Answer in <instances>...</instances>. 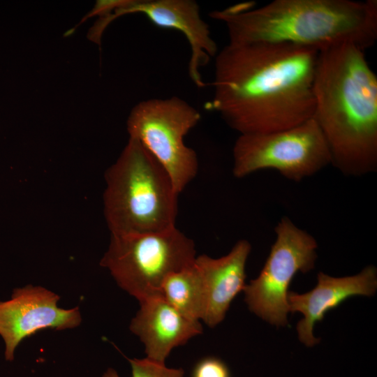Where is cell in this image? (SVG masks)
<instances>
[{"instance_id":"cell-1","label":"cell","mask_w":377,"mask_h":377,"mask_svg":"<svg viewBox=\"0 0 377 377\" xmlns=\"http://www.w3.org/2000/svg\"><path fill=\"white\" fill-rule=\"evenodd\" d=\"M319 54L289 43H228L214 57V93L205 108L239 135L299 125L313 117Z\"/></svg>"},{"instance_id":"cell-2","label":"cell","mask_w":377,"mask_h":377,"mask_svg":"<svg viewBox=\"0 0 377 377\" xmlns=\"http://www.w3.org/2000/svg\"><path fill=\"white\" fill-rule=\"evenodd\" d=\"M313 118L331 164L346 175L377 170V77L364 50L343 43L320 51Z\"/></svg>"},{"instance_id":"cell-3","label":"cell","mask_w":377,"mask_h":377,"mask_svg":"<svg viewBox=\"0 0 377 377\" xmlns=\"http://www.w3.org/2000/svg\"><path fill=\"white\" fill-rule=\"evenodd\" d=\"M209 15L224 24L232 44L281 43L322 51L352 43L365 51L377 39L376 0L245 2Z\"/></svg>"},{"instance_id":"cell-4","label":"cell","mask_w":377,"mask_h":377,"mask_svg":"<svg viewBox=\"0 0 377 377\" xmlns=\"http://www.w3.org/2000/svg\"><path fill=\"white\" fill-rule=\"evenodd\" d=\"M105 179L103 212L110 235L176 226L179 193L167 171L138 140L129 138Z\"/></svg>"},{"instance_id":"cell-5","label":"cell","mask_w":377,"mask_h":377,"mask_svg":"<svg viewBox=\"0 0 377 377\" xmlns=\"http://www.w3.org/2000/svg\"><path fill=\"white\" fill-rule=\"evenodd\" d=\"M195 258L194 242L175 226L158 232L110 235L100 265L140 303L161 296L166 277L192 265Z\"/></svg>"},{"instance_id":"cell-6","label":"cell","mask_w":377,"mask_h":377,"mask_svg":"<svg viewBox=\"0 0 377 377\" xmlns=\"http://www.w3.org/2000/svg\"><path fill=\"white\" fill-rule=\"evenodd\" d=\"M200 119V113L177 96L142 101L127 119L129 138L138 140L163 166L179 194L198 172L197 154L184 138Z\"/></svg>"},{"instance_id":"cell-7","label":"cell","mask_w":377,"mask_h":377,"mask_svg":"<svg viewBox=\"0 0 377 377\" xmlns=\"http://www.w3.org/2000/svg\"><path fill=\"white\" fill-rule=\"evenodd\" d=\"M232 173L237 178L274 169L298 182L329 164L326 141L313 118L273 132L239 135L232 148Z\"/></svg>"},{"instance_id":"cell-8","label":"cell","mask_w":377,"mask_h":377,"mask_svg":"<svg viewBox=\"0 0 377 377\" xmlns=\"http://www.w3.org/2000/svg\"><path fill=\"white\" fill-rule=\"evenodd\" d=\"M274 230L276 238L262 270L243 291L251 312L272 325L285 326L289 286L297 272L313 269L318 244L313 236L286 216Z\"/></svg>"},{"instance_id":"cell-9","label":"cell","mask_w":377,"mask_h":377,"mask_svg":"<svg viewBox=\"0 0 377 377\" xmlns=\"http://www.w3.org/2000/svg\"><path fill=\"white\" fill-rule=\"evenodd\" d=\"M131 13H142L154 25L174 29L184 34L191 47L188 75L196 87H206L200 73L201 68L209 63L211 58L216 57L219 50L195 1L131 0L126 6L100 17L91 27L92 31L95 35L101 36L112 21Z\"/></svg>"},{"instance_id":"cell-10","label":"cell","mask_w":377,"mask_h":377,"mask_svg":"<svg viewBox=\"0 0 377 377\" xmlns=\"http://www.w3.org/2000/svg\"><path fill=\"white\" fill-rule=\"evenodd\" d=\"M59 299V295L43 287L27 285L14 289L10 299L0 301V336L7 361L14 360L23 339L37 332L72 329L81 323L79 308H60Z\"/></svg>"},{"instance_id":"cell-11","label":"cell","mask_w":377,"mask_h":377,"mask_svg":"<svg viewBox=\"0 0 377 377\" xmlns=\"http://www.w3.org/2000/svg\"><path fill=\"white\" fill-rule=\"evenodd\" d=\"M317 279V285L311 290L303 294L289 292L288 295L289 311L300 312L304 316L297 323V331L300 341L306 346L319 342L313 336V327L327 311L349 297L372 296L377 288V271L371 265L350 276L333 277L319 272Z\"/></svg>"},{"instance_id":"cell-12","label":"cell","mask_w":377,"mask_h":377,"mask_svg":"<svg viewBox=\"0 0 377 377\" xmlns=\"http://www.w3.org/2000/svg\"><path fill=\"white\" fill-rule=\"evenodd\" d=\"M140 305L131 320L130 330L145 345L149 359L165 364L174 348L184 345L202 332L200 321L187 318L162 296L142 301Z\"/></svg>"},{"instance_id":"cell-13","label":"cell","mask_w":377,"mask_h":377,"mask_svg":"<svg viewBox=\"0 0 377 377\" xmlns=\"http://www.w3.org/2000/svg\"><path fill=\"white\" fill-rule=\"evenodd\" d=\"M251 246L246 239L239 240L224 256H196L195 265L204 285L205 310L202 320L214 327L225 318L235 297L246 286V263Z\"/></svg>"},{"instance_id":"cell-14","label":"cell","mask_w":377,"mask_h":377,"mask_svg":"<svg viewBox=\"0 0 377 377\" xmlns=\"http://www.w3.org/2000/svg\"><path fill=\"white\" fill-rule=\"evenodd\" d=\"M162 297L187 318L200 321L205 310V293L194 263L168 275L161 287Z\"/></svg>"},{"instance_id":"cell-15","label":"cell","mask_w":377,"mask_h":377,"mask_svg":"<svg viewBox=\"0 0 377 377\" xmlns=\"http://www.w3.org/2000/svg\"><path fill=\"white\" fill-rule=\"evenodd\" d=\"M132 369V377H183L182 368H168L165 364L147 357L144 359H128ZM103 377H119L112 368H108Z\"/></svg>"},{"instance_id":"cell-16","label":"cell","mask_w":377,"mask_h":377,"mask_svg":"<svg viewBox=\"0 0 377 377\" xmlns=\"http://www.w3.org/2000/svg\"><path fill=\"white\" fill-rule=\"evenodd\" d=\"M191 377H231L227 364L216 357H205L194 365Z\"/></svg>"},{"instance_id":"cell-17","label":"cell","mask_w":377,"mask_h":377,"mask_svg":"<svg viewBox=\"0 0 377 377\" xmlns=\"http://www.w3.org/2000/svg\"><path fill=\"white\" fill-rule=\"evenodd\" d=\"M131 0H98L94 7L89 12L80 22L73 29L68 31L65 36L71 35L74 30L89 17L98 15L100 17L107 16L112 13L117 9L124 7L129 3Z\"/></svg>"}]
</instances>
